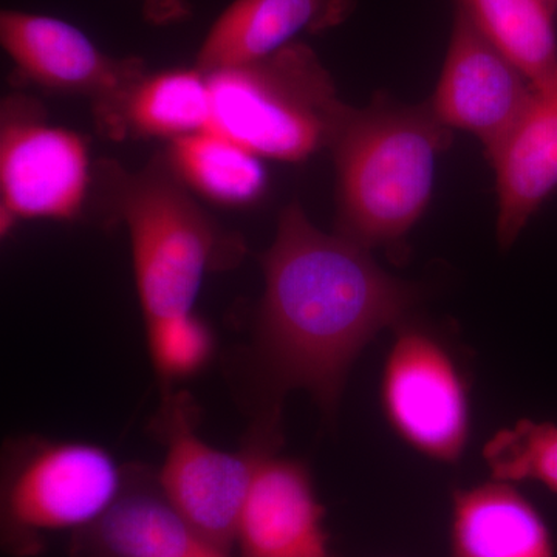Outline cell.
<instances>
[{
	"mask_svg": "<svg viewBox=\"0 0 557 557\" xmlns=\"http://www.w3.org/2000/svg\"><path fill=\"white\" fill-rule=\"evenodd\" d=\"M262 269L258 338L271 379L335 412L354 362L412 317L420 289L381 269L369 249L319 230L299 201L278 214Z\"/></svg>",
	"mask_w": 557,
	"mask_h": 557,
	"instance_id": "1",
	"label": "cell"
},
{
	"mask_svg": "<svg viewBox=\"0 0 557 557\" xmlns=\"http://www.w3.org/2000/svg\"><path fill=\"white\" fill-rule=\"evenodd\" d=\"M453 141L428 102L373 98L351 108L330 152L336 171L335 233L369 251L405 259L426 212L438 157Z\"/></svg>",
	"mask_w": 557,
	"mask_h": 557,
	"instance_id": "2",
	"label": "cell"
},
{
	"mask_svg": "<svg viewBox=\"0 0 557 557\" xmlns=\"http://www.w3.org/2000/svg\"><path fill=\"white\" fill-rule=\"evenodd\" d=\"M110 209L129 230L135 281L146 325L194 313L225 234L171 170L163 152L138 172L102 161Z\"/></svg>",
	"mask_w": 557,
	"mask_h": 557,
	"instance_id": "3",
	"label": "cell"
},
{
	"mask_svg": "<svg viewBox=\"0 0 557 557\" xmlns=\"http://www.w3.org/2000/svg\"><path fill=\"white\" fill-rule=\"evenodd\" d=\"M207 75L212 94L208 131L263 160L300 163L330 150L351 110L317 51L302 40Z\"/></svg>",
	"mask_w": 557,
	"mask_h": 557,
	"instance_id": "4",
	"label": "cell"
},
{
	"mask_svg": "<svg viewBox=\"0 0 557 557\" xmlns=\"http://www.w3.org/2000/svg\"><path fill=\"white\" fill-rule=\"evenodd\" d=\"M380 403L388 428L428 460L457 465L472 429L467 354L449 332L416 314L394 329L384 358Z\"/></svg>",
	"mask_w": 557,
	"mask_h": 557,
	"instance_id": "5",
	"label": "cell"
},
{
	"mask_svg": "<svg viewBox=\"0 0 557 557\" xmlns=\"http://www.w3.org/2000/svg\"><path fill=\"white\" fill-rule=\"evenodd\" d=\"M0 44L21 78L89 101L102 137L124 141L132 94L149 70L137 57L102 51L83 30L49 14L0 13Z\"/></svg>",
	"mask_w": 557,
	"mask_h": 557,
	"instance_id": "6",
	"label": "cell"
},
{
	"mask_svg": "<svg viewBox=\"0 0 557 557\" xmlns=\"http://www.w3.org/2000/svg\"><path fill=\"white\" fill-rule=\"evenodd\" d=\"M94 190L86 139L53 126L39 101L3 98L0 109V214L25 219H79Z\"/></svg>",
	"mask_w": 557,
	"mask_h": 557,
	"instance_id": "7",
	"label": "cell"
},
{
	"mask_svg": "<svg viewBox=\"0 0 557 557\" xmlns=\"http://www.w3.org/2000/svg\"><path fill=\"white\" fill-rule=\"evenodd\" d=\"M123 493V475L108 450L58 443L32 454L7 485L5 515L24 533L94 525Z\"/></svg>",
	"mask_w": 557,
	"mask_h": 557,
	"instance_id": "8",
	"label": "cell"
},
{
	"mask_svg": "<svg viewBox=\"0 0 557 557\" xmlns=\"http://www.w3.org/2000/svg\"><path fill=\"white\" fill-rule=\"evenodd\" d=\"M533 90V83L478 30L456 5L432 113L448 129L482 143L490 159L508 137Z\"/></svg>",
	"mask_w": 557,
	"mask_h": 557,
	"instance_id": "9",
	"label": "cell"
},
{
	"mask_svg": "<svg viewBox=\"0 0 557 557\" xmlns=\"http://www.w3.org/2000/svg\"><path fill=\"white\" fill-rule=\"evenodd\" d=\"M160 472V490L183 518L230 553L249 487L263 454L212 448L177 417Z\"/></svg>",
	"mask_w": 557,
	"mask_h": 557,
	"instance_id": "10",
	"label": "cell"
},
{
	"mask_svg": "<svg viewBox=\"0 0 557 557\" xmlns=\"http://www.w3.org/2000/svg\"><path fill=\"white\" fill-rule=\"evenodd\" d=\"M490 161L497 183V240L508 249L557 190V65L533 83L525 108Z\"/></svg>",
	"mask_w": 557,
	"mask_h": 557,
	"instance_id": "11",
	"label": "cell"
},
{
	"mask_svg": "<svg viewBox=\"0 0 557 557\" xmlns=\"http://www.w3.org/2000/svg\"><path fill=\"white\" fill-rule=\"evenodd\" d=\"M236 544L242 557H330L324 508L306 465L263 454L242 509Z\"/></svg>",
	"mask_w": 557,
	"mask_h": 557,
	"instance_id": "12",
	"label": "cell"
},
{
	"mask_svg": "<svg viewBox=\"0 0 557 557\" xmlns=\"http://www.w3.org/2000/svg\"><path fill=\"white\" fill-rule=\"evenodd\" d=\"M358 0H233L214 21L196 57L203 73L263 60L300 36L339 27Z\"/></svg>",
	"mask_w": 557,
	"mask_h": 557,
	"instance_id": "13",
	"label": "cell"
},
{
	"mask_svg": "<svg viewBox=\"0 0 557 557\" xmlns=\"http://www.w3.org/2000/svg\"><path fill=\"white\" fill-rule=\"evenodd\" d=\"M449 547L453 557H557L536 505L518 486L494 479L454 491Z\"/></svg>",
	"mask_w": 557,
	"mask_h": 557,
	"instance_id": "14",
	"label": "cell"
},
{
	"mask_svg": "<svg viewBox=\"0 0 557 557\" xmlns=\"http://www.w3.org/2000/svg\"><path fill=\"white\" fill-rule=\"evenodd\" d=\"M84 530L83 553L95 552V557H230L183 518L161 490H123Z\"/></svg>",
	"mask_w": 557,
	"mask_h": 557,
	"instance_id": "15",
	"label": "cell"
},
{
	"mask_svg": "<svg viewBox=\"0 0 557 557\" xmlns=\"http://www.w3.org/2000/svg\"><path fill=\"white\" fill-rule=\"evenodd\" d=\"M163 156L190 193L220 207H252L269 190L262 157L214 131L172 139Z\"/></svg>",
	"mask_w": 557,
	"mask_h": 557,
	"instance_id": "16",
	"label": "cell"
},
{
	"mask_svg": "<svg viewBox=\"0 0 557 557\" xmlns=\"http://www.w3.org/2000/svg\"><path fill=\"white\" fill-rule=\"evenodd\" d=\"M212 121V94L207 73L171 69L148 73L127 104V138L172 139L208 131Z\"/></svg>",
	"mask_w": 557,
	"mask_h": 557,
	"instance_id": "17",
	"label": "cell"
},
{
	"mask_svg": "<svg viewBox=\"0 0 557 557\" xmlns=\"http://www.w3.org/2000/svg\"><path fill=\"white\" fill-rule=\"evenodd\" d=\"M478 30L531 83L557 65V11L549 0H456Z\"/></svg>",
	"mask_w": 557,
	"mask_h": 557,
	"instance_id": "18",
	"label": "cell"
},
{
	"mask_svg": "<svg viewBox=\"0 0 557 557\" xmlns=\"http://www.w3.org/2000/svg\"><path fill=\"white\" fill-rule=\"evenodd\" d=\"M483 460L491 479L539 483L557 494V424L523 418L498 429L483 446Z\"/></svg>",
	"mask_w": 557,
	"mask_h": 557,
	"instance_id": "19",
	"label": "cell"
},
{
	"mask_svg": "<svg viewBox=\"0 0 557 557\" xmlns=\"http://www.w3.org/2000/svg\"><path fill=\"white\" fill-rule=\"evenodd\" d=\"M153 364L164 376L178 379L203 368L212 351V335L196 314L148 325Z\"/></svg>",
	"mask_w": 557,
	"mask_h": 557,
	"instance_id": "20",
	"label": "cell"
},
{
	"mask_svg": "<svg viewBox=\"0 0 557 557\" xmlns=\"http://www.w3.org/2000/svg\"><path fill=\"white\" fill-rule=\"evenodd\" d=\"M143 20L153 27H170L193 16L189 0H139Z\"/></svg>",
	"mask_w": 557,
	"mask_h": 557,
	"instance_id": "21",
	"label": "cell"
},
{
	"mask_svg": "<svg viewBox=\"0 0 557 557\" xmlns=\"http://www.w3.org/2000/svg\"><path fill=\"white\" fill-rule=\"evenodd\" d=\"M549 2H552V3H553V5H555V9H556V11H557V0H549Z\"/></svg>",
	"mask_w": 557,
	"mask_h": 557,
	"instance_id": "22",
	"label": "cell"
}]
</instances>
